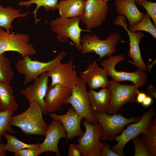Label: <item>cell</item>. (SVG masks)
<instances>
[{
	"label": "cell",
	"instance_id": "obj_1",
	"mask_svg": "<svg viewBox=\"0 0 156 156\" xmlns=\"http://www.w3.org/2000/svg\"><path fill=\"white\" fill-rule=\"evenodd\" d=\"M41 108L36 102L29 104L28 108L22 113L12 116L10 120L11 126L19 128L27 135L45 136L49 124L44 121Z\"/></svg>",
	"mask_w": 156,
	"mask_h": 156
},
{
	"label": "cell",
	"instance_id": "obj_2",
	"mask_svg": "<svg viewBox=\"0 0 156 156\" xmlns=\"http://www.w3.org/2000/svg\"><path fill=\"white\" fill-rule=\"evenodd\" d=\"M81 21V16L71 18L60 17L52 20L49 24L51 30L56 34L55 37L57 41L66 43L68 41V38L70 39L75 47L80 50L81 32H92L90 30L83 29L79 27Z\"/></svg>",
	"mask_w": 156,
	"mask_h": 156
},
{
	"label": "cell",
	"instance_id": "obj_3",
	"mask_svg": "<svg viewBox=\"0 0 156 156\" xmlns=\"http://www.w3.org/2000/svg\"><path fill=\"white\" fill-rule=\"evenodd\" d=\"M93 115L103 129L100 139L102 141L114 140L124 130L127 125L139 120L142 116H133L129 118L120 113L109 115L106 113L93 112Z\"/></svg>",
	"mask_w": 156,
	"mask_h": 156
},
{
	"label": "cell",
	"instance_id": "obj_4",
	"mask_svg": "<svg viewBox=\"0 0 156 156\" xmlns=\"http://www.w3.org/2000/svg\"><path fill=\"white\" fill-rule=\"evenodd\" d=\"M120 38L117 32L111 33L105 40H101L95 34H86L80 39V50L83 54L94 52L99 55V59L105 56L110 57L116 52Z\"/></svg>",
	"mask_w": 156,
	"mask_h": 156
},
{
	"label": "cell",
	"instance_id": "obj_5",
	"mask_svg": "<svg viewBox=\"0 0 156 156\" xmlns=\"http://www.w3.org/2000/svg\"><path fill=\"white\" fill-rule=\"evenodd\" d=\"M65 51L60 52L53 60L47 62L32 60L29 56L19 60L15 65L17 72L25 76L23 82L25 85L38 77L42 73L53 68L67 55Z\"/></svg>",
	"mask_w": 156,
	"mask_h": 156
},
{
	"label": "cell",
	"instance_id": "obj_6",
	"mask_svg": "<svg viewBox=\"0 0 156 156\" xmlns=\"http://www.w3.org/2000/svg\"><path fill=\"white\" fill-rule=\"evenodd\" d=\"M139 88L134 85L123 84L112 80H109L107 88L110 93V100L107 114H116L127 103L137 102L135 96L139 92Z\"/></svg>",
	"mask_w": 156,
	"mask_h": 156
},
{
	"label": "cell",
	"instance_id": "obj_7",
	"mask_svg": "<svg viewBox=\"0 0 156 156\" xmlns=\"http://www.w3.org/2000/svg\"><path fill=\"white\" fill-rule=\"evenodd\" d=\"M82 124L84 126L86 132L81 136H78L77 146L83 156H101L102 147L106 143L100 141L103 127L99 122L93 125L85 120Z\"/></svg>",
	"mask_w": 156,
	"mask_h": 156
},
{
	"label": "cell",
	"instance_id": "obj_8",
	"mask_svg": "<svg viewBox=\"0 0 156 156\" xmlns=\"http://www.w3.org/2000/svg\"><path fill=\"white\" fill-rule=\"evenodd\" d=\"M155 115L156 113L154 109L150 108L146 112L143 113L139 120L128 125L127 129H124L121 134L115 139L117 144L112 147L111 149L119 156H125L123 150L126 144L140 134L146 133L149 124L151 121L152 118Z\"/></svg>",
	"mask_w": 156,
	"mask_h": 156
},
{
	"label": "cell",
	"instance_id": "obj_9",
	"mask_svg": "<svg viewBox=\"0 0 156 156\" xmlns=\"http://www.w3.org/2000/svg\"><path fill=\"white\" fill-rule=\"evenodd\" d=\"M78 79L77 83L72 89L71 94L65 104H70L80 116L92 124H96L98 122L94 116L90 105L86 83L80 77H78Z\"/></svg>",
	"mask_w": 156,
	"mask_h": 156
},
{
	"label": "cell",
	"instance_id": "obj_10",
	"mask_svg": "<svg viewBox=\"0 0 156 156\" xmlns=\"http://www.w3.org/2000/svg\"><path fill=\"white\" fill-rule=\"evenodd\" d=\"M125 57L122 54L109 57L107 60H104L100 63L101 66L106 70L108 76L112 80L120 82L124 81L132 82L134 85L141 88L147 81V74L145 72L138 70L132 72H127L116 70L115 66L119 62L125 61Z\"/></svg>",
	"mask_w": 156,
	"mask_h": 156
},
{
	"label": "cell",
	"instance_id": "obj_11",
	"mask_svg": "<svg viewBox=\"0 0 156 156\" xmlns=\"http://www.w3.org/2000/svg\"><path fill=\"white\" fill-rule=\"evenodd\" d=\"M30 39L28 34L11 33L0 28V54L7 51H16L23 57L35 55L36 49L29 43Z\"/></svg>",
	"mask_w": 156,
	"mask_h": 156
},
{
	"label": "cell",
	"instance_id": "obj_12",
	"mask_svg": "<svg viewBox=\"0 0 156 156\" xmlns=\"http://www.w3.org/2000/svg\"><path fill=\"white\" fill-rule=\"evenodd\" d=\"M126 17L124 15H118L115 17L113 23L122 27L127 32L129 38L130 49L128 55L133 60L127 61L134 65L138 70L145 72L147 70V66L144 62L140 53L139 44L144 37V34L141 31L133 32L129 31L127 28Z\"/></svg>",
	"mask_w": 156,
	"mask_h": 156
},
{
	"label": "cell",
	"instance_id": "obj_13",
	"mask_svg": "<svg viewBox=\"0 0 156 156\" xmlns=\"http://www.w3.org/2000/svg\"><path fill=\"white\" fill-rule=\"evenodd\" d=\"M108 9L107 3L100 0H86L81 21L87 29L97 27L105 20Z\"/></svg>",
	"mask_w": 156,
	"mask_h": 156
},
{
	"label": "cell",
	"instance_id": "obj_14",
	"mask_svg": "<svg viewBox=\"0 0 156 156\" xmlns=\"http://www.w3.org/2000/svg\"><path fill=\"white\" fill-rule=\"evenodd\" d=\"M73 68L72 59L66 63L60 62L48 70L46 74L52 79L49 86L52 87L56 84H59L63 87L73 89L78 81L76 71Z\"/></svg>",
	"mask_w": 156,
	"mask_h": 156
},
{
	"label": "cell",
	"instance_id": "obj_15",
	"mask_svg": "<svg viewBox=\"0 0 156 156\" xmlns=\"http://www.w3.org/2000/svg\"><path fill=\"white\" fill-rule=\"evenodd\" d=\"M48 77L45 72L34 80V82L27 88L20 91V93L28 100L29 104L35 102L41 108L43 114L46 115L48 112L46 108L44 98L48 89Z\"/></svg>",
	"mask_w": 156,
	"mask_h": 156
},
{
	"label": "cell",
	"instance_id": "obj_16",
	"mask_svg": "<svg viewBox=\"0 0 156 156\" xmlns=\"http://www.w3.org/2000/svg\"><path fill=\"white\" fill-rule=\"evenodd\" d=\"M45 136L44 140L40 144L39 149L41 153L51 152L55 153L57 156H61L58 148V142L61 138H66L67 137L62 122L58 120H53L49 125Z\"/></svg>",
	"mask_w": 156,
	"mask_h": 156
},
{
	"label": "cell",
	"instance_id": "obj_17",
	"mask_svg": "<svg viewBox=\"0 0 156 156\" xmlns=\"http://www.w3.org/2000/svg\"><path fill=\"white\" fill-rule=\"evenodd\" d=\"M50 117L53 120H60L62 123L67 135L66 144L69 140H71L76 136H81L84 134L80 127L83 118L75 112L73 107H70L65 114L60 115L52 113Z\"/></svg>",
	"mask_w": 156,
	"mask_h": 156
},
{
	"label": "cell",
	"instance_id": "obj_18",
	"mask_svg": "<svg viewBox=\"0 0 156 156\" xmlns=\"http://www.w3.org/2000/svg\"><path fill=\"white\" fill-rule=\"evenodd\" d=\"M72 88L56 84L53 86H48L44 98L48 113L55 112L61 109L67 99L71 94Z\"/></svg>",
	"mask_w": 156,
	"mask_h": 156
},
{
	"label": "cell",
	"instance_id": "obj_19",
	"mask_svg": "<svg viewBox=\"0 0 156 156\" xmlns=\"http://www.w3.org/2000/svg\"><path fill=\"white\" fill-rule=\"evenodd\" d=\"M108 77L105 69L100 67L96 62L89 64L86 70L80 73V78L92 89L107 88L109 81Z\"/></svg>",
	"mask_w": 156,
	"mask_h": 156
},
{
	"label": "cell",
	"instance_id": "obj_20",
	"mask_svg": "<svg viewBox=\"0 0 156 156\" xmlns=\"http://www.w3.org/2000/svg\"><path fill=\"white\" fill-rule=\"evenodd\" d=\"M114 4L118 15L127 18L129 28L139 22L145 14L138 9L135 0H115Z\"/></svg>",
	"mask_w": 156,
	"mask_h": 156
},
{
	"label": "cell",
	"instance_id": "obj_21",
	"mask_svg": "<svg viewBox=\"0 0 156 156\" xmlns=\"http://www.w3.org/2000/svg\"><path fill=\"white\" fill-rule=\"evenodd\" d=\"M88 94L93 112L107 113L110 100V94L107 88H102L98 92L91 89Z\"/></svg>",
	"mask_w": 156,
	"mask_h": 156
},
{
	"label": "cell",
	"instance_id": "obj_22",
	"mask_svg": "<svg viewBox=\"0 0 156 156\" xmlns=\"http://www.w3.org/2000/svg\"><path fill=\"white\" fill-rule=\"evenodd\" d=\"M85 7L84 0H62L59 1L57 9L60 17L71 18L81 16Z\"/></svg>",
	"mask_w": 156,
	"mask_h": 156
},
{
	"label": "cell",
	"instance_id": "obj_23",
	"mask_svg": "<svg viewBox=\"0 0 156 156\" xmlns=\"http://www.w3.org/2000/svg\"><path fill=\"white\" fill-rule=\"evenodd\" d=\"M21 10L15 9L11 7L5 8L0 5V28H3L7 32H11L13 29L12 23L17 18L27 16L30 12L21 13Z\"/></svg>",
	"mask_w": 156,
	"mask_h": 156
},
{
	"label": "cell",
	"instance_id": "obj_24",
	"mask_svg": "<svg viewBox=\"0 0 156 156\" xmlns=\"http://www.w3.org/2000/svg\"><path fill=\"white\" fill-rule=\"evenodd\" d=\"M12 93L10 84L0 83V111L9 109L15 112L17 110L18 105Z\"/></svg>",
	"mask_w": 156,
	"mask_h": 156
},
{
	"label": "cell",
	"instance_id": "obj_25",
	"mask_svg": "<svg viewBox=\"0 0 156 156\" xmlns=\"http://www.w3.org/2000/svg\"><path fill=\"white\" fill-rule=\"evenodd\" d=\"M140 139L147 148L151 156H156V118L152 120L146 133L141 134Z\"/></svg>",
	"mask_w": 156,
	"mask_h": 156
},
{
	"label": "cell",
	"instance_id": "obj_26",
	"mask_svg": "<svg viewBox=\"0 0 156 156\" xmlns=\"http://www.w3.org/2000/svg\"><path fill=\"white\" fill-rule=\"evenodd\" d=\"M7 140L4 148L5 151H8L14 153L18 151L25 148L39 149L40 143L35 144H27L23 142L18 139L13 134H10L7 132L3 135Z\"/></svg>",
	"mask_w": 156,
	"mask_h": 156
},
{
	"label": "cell",
	"instance_id": "obj_27",
	"mask_svg": "<svg viewBox=\"0 0 156 156\" xmlns=\"http://www.w3.org/2000/svg\"><path fill=\"white\" fill-rule=\"evenodd\" d=\"M60 0H29L20 1L18 3V5L20 6H26L27 8L33 4L36 5V7L33 12L35 19L34 24H36L40 20L36 18L37 12L40 7H43L46 12L51 10L53 12L57 9L58 1Z\"/></svg>",
	"mask_w": 156,
	"mask_h": 156
},
{
	"label": "cell",
	"instance_id": "obj_28",
	"mask_svg": "<svg viewBox=\"0 0 156 156\" xmlns=\"http://www.w3.org/2000/svg\"><path fill=\"white\" fill-rule=\"evenodd\" d=\"M14 75L10 61L5 53L0 54V83L10 84Z\"/></svg>",
	"mask_w": 156,
	"mask_h": 156
},
{
	"label": "cell",
	"instance_id": "obj_29",
	"mask_svg": "<svg viewBox=\"0 0 156 156\" xmlns=\"http://www.w3.org/2000/svg\"><path fill=\"white\" fill-rule=\"evenodd\" d=\"M151 17L146 12L141 20L128 29L130 31L135 32L138 31H144L150 34L155 38H156V28L152 23Z\"/></svg>",
	"mask_w": 156,
	"mask_h": 156
},
{
	"label": "cell",
	"instance_id": "obj_30",
	"mask_svg": "<svg viewBox=\"0 0 156 156\" xmlns=\"http://www.w3.org/2000/svg\"><path fill=\"white\" fill-rule=\"evenodd\" d=\"M15 112L9 109L4 111H0V141L2 142V137L5 132L14 135L15 131L11 127L10 120Z\"/></svg>",
	"mask_w": 156,
	"mask_h": 156
},
{
	"label": "cell",
	"instance_id": "obj_31",
	"mask_svg": "<svg viewBox=\"0 0 156 156\" xmlns=\"http://www.w3.org/2000/svg\"><path fill=\"white\" fill-rule=\"evenodd\" d=\"M143 7L147 11V13L152 18L153 25L156 27V3L152 2L146 0L135 3Z\"/></svg>",
	"mask_w": 156,
	"mask_h": 156
},
{
	"label": "cell",
	"instance_id": "obj_32",
	"mask_svg": "<svg viewBox=\"0 0 156 156\" xmlns=\"http://www.w3.org/2000/svg\"><path fill=\"white\" fill-rule=\"evenodd\" d=\"M132 140L135 148V156H151L147 148L138 136Z\"/></svg>",
	"mask_w": 156,
	"mask_h": 156
},
{
	"label": "cell",
	"instance_id": "obj_33",
	"mask_svg": "<svg viewBox=\"0 0 156 156\" xmlns=\"http://www.w3.org/2000/svg\"><path fill=\"white\" fill-rule=\"evenodd\" d=\"M42 153L40 150L25 148L14 153L15 156H38Z\"/></svg>",
	"mask_w": 156,
	"mask_h": 156
},
{
	"label": "cell",
	"instance_id": "obj_34",
	"mask_svg": "<svg viewBox=\"0 0 156 156\" xmlns=\"http://www.w3.org/2000/svg\"><path fill=\"white\" fill-rule=\"evenodd\" d=\"M110 145L106 143L101 148L100 151L101 156H119L110 148Z\"/></svg>",
	"mask_w": 156,
	"mask_h": 156
},
{
	"label": "cell",
	"instance_id": "obj_35",
	"mask_svg": "<svg viewBox=\"0 0 156 156\" xmlns=\"http://www.w3.org/2000/svg\"><path fill=\"white\" fill-rule=\"evenodd\" d=\"M68 156H81V152L75 144H71L69 146Z\"/></svg>",
	"mask_w": 156,
	"mask_h": 156
},
{
	"label": "cell",
	"instance_id": "obj_36",
	"mask_svg": "<svg viewBox=\"0 0 156 156\" xmlns=\"http://www.w3.org/2000/svg\"><path fill=\"white\" fill-rule=\"evenodd\" d=\"M137 96L136 99V102L139 103H142L144 100L147 96L146 94L143 92H139L137 94Z\"/></svg>",
	"mask_w": 156,
	"mask_h": 156
},
{
	"label": "cell",
	"instance_id": "obj_37",
	"mask_svg": "<svg viewBox=\"0 0 156 156\" xmlns=\"http://www.w3.org/2000/svg\"><path fill=\"white\" fill-rule=\"evenodd\" d=\"M147 94L156 98V89L153 85L148 87L146 91Z\"/></svg>",
	"mask_w": 156,
	"mask_h": 156
},
{
	"label": "cell",
	"instance_id": "obj_38",
	"mask_svg": "<svg viewBox=\"0 0 156 156\" xmlns=\"http://www.w3.org/2000/svg\"><path fill=\"white\" fill-rule=\"evenodd\" d=\"M153 102V100L152 97L147 96L141 104L144 107H148L150 106Z\"/></svg>",
	"mask_w": 156,
	"mask_h": 156
},
{
	"label": "cell",
	"instance_id": "obj_39",
	"mask_svg": "<svg viewBox=\"0 0 156 156\" xmlns=\"http://www.w3.org/2000/svg\"><path fill=\"white\" fill-rule=\"evenodd\" d=\"M5 144L0 141V156H5L6 155V152L4 148Z\"/></svg>",
	"mask_w": 156,
	"mask_h": 156
},
{
	"label": "cell",
	"instance_id": "obj_40",
	"mask_svg": "<svg viewBox=\"0 0 156 156\" xmlns=\"http://www.w3.org/2000/svg\"><path fill=\"white\" fill-rule=\"evenodd\" d=\"M144 0H135V3L137 2L142 1H144Z\"/></svg>",
	"mask_w": 156,
	"mask_h": 156
},
{
	"label": "cell",
	"instance_id": "obj_41",
	"mask_svg": "<svg viewBox=\"0 0 156 156\" xmlns=\"http://www.w3.org/2000/svg\"><path fill=\"white\" fill-rule=\"evenodd\" d=\"M105 3H107V2L109 0H100Z\"/></svg>",
	"mask_w": 156,
	"mask_h": 156
}]
</instances>
